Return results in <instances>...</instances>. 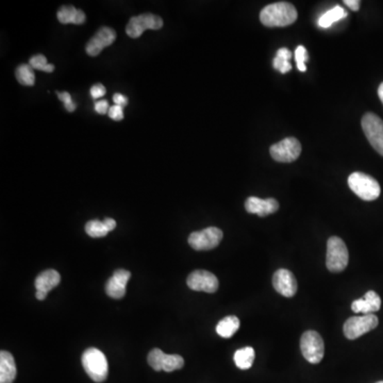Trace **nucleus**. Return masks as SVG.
Returning a JSON list of instances; mask_svg holds the SVG:
<instances>
[{"label": "nucleus", "instance_id": "obj_1", "mask_svg": "<svg viewBox=\"0 0 383 383\" xmlns=\"http://www.w3.org/2000/svg\"><path fill=\"white\" fill-rule=\"evenodd\" d=\"M298 17L296 8L290 3L280 1L266 6L261 11L260 21L266 27H287L292 25Z\"/></svg>", "mask_w": 383, "mask_h": 383}, {"label": "nucleus", "instance_id": "obj_2", "mask_svg": "<svg viewBox=\"0 0 383 383\" xmlns=\"http://www.w3.org/2000/svg\"><path fill=\"white\" fill-rule=\"evenodd\" d=\"M83 366L87 376L95 382H103L109 373L108 360L103 351L97 348H89L83 352Z\"/></svg>", "mask_w": 383, "mask_h": 383}, {"label": "nucleus", "instance_id": "obj_3", "mask_svg": "<svg viewBox=\"0 0 383 383\" xmlns=\"http://www.w3.org/2000/svg\"><path fill=\"white\" fill-rule=\"evenodd\" d=\"M348 185L357 196L365 201H373L380 196L381 187L378 181L372 176L360 171L351 173L348 177Z\"/></svg>", "mask_w": 383, "mask_h": 383}, {"label": "nucleus", "instance_id": "obj_4", "mask_svg": "<svg viewBox=\"0 0 383 383\" xmlns=\"http://www.w3.org/2000/svg\"><path fill=\"white\" fill-rule=\"evenodd\" d=\"M349 253L341 237H331L327 242L326 266L331 273H341L348 265Z\"/></svg>", "mask_w": 383, "mask_h": 383}, {"label": "nucleus", "instance_id": "obj_5", "mask_svg": "<svg viewBox=\"0 0 383 383\" xmlns=\"http://www.w3.org/2000/svg\"><path fill=\"white\" fill-rule=\"evenodd\" d=\"M300 350L309 363L318 364L324 358L325 344L322 337L314 330H308L301 335Z\"/></svg>", "mask_w": 383, "mask_h": 383}, {"label": "nucleus", "instance_id": "obj_6", "mask_svg": "<svg viewBox=\"0 0 383 383\" xmlns=\"http://www.w3.org/2000/svg\"><path fill=\"white\" fill-rule=\"evenodd\" d=\"M363 133L373 148L383 157V121L374 113H366L362 117Z\"/></svg>", "mask_w": 383, "mask_h": 383}, {"label": "nucleus", "instance_id": "obj_7", "mask_svg": "<svg viewBox=\"0 0 383 383\" xmlns=\"http://www.w3.org/2000/svg\"><path fill=\"white\" fill-rule=\"evenodd\" d=\"M378 317L375 314L354 316L347 319L343 330L348 340H357L365 333L374 330L378 326Z\"/></svg>", "mask_w": 383, "mask_h": 383}, {"label": "nucleus", "instance_id": "obj_8", "mask_svg": "<svg viewBox=\"0 0 383 383\" xmlns=\"http://www.w3.org/2000/svg\"><path fill=\"white\" fill-rule=\"evenodd\" d=\"M223 231L216 227H209L189 235V244L197 251H205L219 246L223 239Z\"/></svg>", "mask_w": 383, "mask_h": 383}, {"label": "nucleus", "instance_id": "obj_9", "mask_svg": "<svg viewBox=\"0 0 383 383\" xmlns=\"http://www.w3.org/2000/svg\"><path fill=\"white\" fill-rule=\"evenodd\" d=\"M148 364L155 372L164 371L167 373L175 372L181 370L185 366V360L179 355H167L161 349L153 348L149 352Z\"/></svg>", "mask_w": 383, "mask_h": 383}, {"label": "nucleus", "instance_id": "obj_10", "mask_svg": "<svg viewBox=\"0 0 383 383\" xmlns=\"http://www.w3.org/2000/svg\"><path fill=\"white\" fill-rule=\"evenodd\" d=\"M271 158L281 163L294 162L301 153V144L295 137H287L269 148Z\"/></svg>", "mask_w": 383, "mask_h": 383}, {"label": "nucleus", "instance_id": "obj_11", "mask_svg": "<svg viewBox=\"0 0 383 383\" xmlns=\"http://www.w3.org/2000/svg\"><path fill=\"white\" fill-rule=\"evenodd\" d=\"M163 27V19L151 13H144L130 19L126 27V33L131 39H137L147 29L159 30Z\"/></svg>", "mask_w": 383, "mask_h": 383}, {"label": "nucleus", "instance_id": "obj_12", "mask_svg": "<svg viewBox=\"0 0 383 383\" xmlns=\"http://www.w3.org/2000/svg\"><path fill=\"white\" fill-rule=\"evenodd\" d=\"M187 287L197 292L212 293L219 290V279L214 274L205 269H197L187 277Z\"/></svg>", "mask_w": 383, "mask_h": 383}, {"label": "nucleus", "instance_id": "obj_13", "mask_svg": "<svg viewBox=\"0 0 383 383\" xmlns=\"http://www.w3.org/2000/svg\"><path fill=\"white\" fill-rule=\"evenodd\" d=\"M117 39V32L112 28L103 27L96 32L85 46V51L91 57H96L103 51V48L112 45Z\"/></svg>", "mask_w": 383, "mask_h": 383}, {"label": "nucleus", "instance_id": "obj_14", "mask_svg": "<svg viewBox=\"0 0 383 383\" xmlns=\"http://www.w3.org/2000/svg\"><path fill=\"white\" fill-rule=\"evenodd\" d=\"M275 290L284 297H293L297 292V281L294 274L289 269H280L273 276Z\"/></svg>", "mask_w": 383, "mask_h": 383}, {"label": "nucleus", "instance_id": "obj_15", "mask_svg": "<svg viewBox=\"0 0 383 383\" xmlns=\"http://www.w3.org/2000/svg\"><path fill=\"white\" fill-rule=\"evenodd\" d=\"M130 277V271L123 269H117L105 284V293L111 298H123L126 295V285Z\"/></svg>", "mask_w": 383, "mask_h": 383}, {"label": "nucleus", "instance_id": "obj_16", "mask_svg": "<svg viewBox=\"0 0 383 383\" xmlns=\"http://www.w3.org/2000/svg\"><path fill=\"white\" fill-rule=\"evenodd\" d=\"M245 209L251 214L265 217L277 212L279 209V203L274 198L261 199L253 196L247 198L246 203H245Z\"/></svg>", "mask_w": 383, "mask_h": 383}, {"label": "nucleus", "instance_id": "obj_17", "mask_svg": "<svg viewBox=\"0 0 383 383\" xmlns=\"http://www.w3.org/2000/svg\"><path fill=\"white\" fill-rule=\"evenodd\" d=\"M381 299L374 291H368L363 298L357 299L351 303V310L363 315L373 314L380 310Z\"/></svg>", "mask_w": 383, "mask_h": 383}, {"label": "nucleus", "instance_id": "obj_18", "mask_svg": "<svg viewBox=\"0 0 383 383\" xmlns=\"http://www.w3.org/2000/svg\"><path fill=\"white\" fill-rule=\"evenodd\" d=\"M16 364L13 356L8 351L0 352V383H13L16 378Z\"/></svg>", "mask_w": 383, "mask_h": 383}, {"label": "nucleus", "instance_id": "obj_19", "mask_svg": "<svg viewBox=\"0 0 383 383\" xmlns=\"http://www.w3.org/2000/svg\"><path fill=\"white\" fill-rule=\"evenodd\" d=\"M60 281H61V276L56 269H47L41 273L35 279V289L39 292L48 294L53 289L59 285Z\"/></svg>", "mask_w": 383, "mask_h": 383}, {"label": "nucleus", "instance_id": "obj_20", "mask_svg": "<svg viewBox=\"0 0 383 383\" xmlns=\"http://www.w3.org/2000/svg\"><path fill=\"white\" fill-rule=\"evenodd\" d=\"M57 17L61 24H74V25H81L87 19L85 12L76 9L73 6H63L60 8Z\"/></svg>", "mask_w": 383, "mask_h": 383}, {"label": "nucleus", "instance_id": "obj_21", "mask_svg": "<svg viewBox=\"0 0 383 383\" xmlns=\"http://www.w3.org/2000/svg\"><path fill=\"white\" fill-rule=\"evenodd\" d=\"M239 325H241L239 319L235 315L225 317L217 324V334L221 335L223 339H230L239 330Z\"/></svg>", "mask_w": 383, "mask_h": 383}, {"label": "nucleus", "instance_id": "obj_22", "mask_svg": "<svg viewBox=\"0 0 383 383\" xmlns=\"http://www.w3.org/2000/svg\"><path fill=\"white\" fill-rule=\"evenodd\" d=\"M255 352L253 347H244L235 351V363L239 370H249L255 361Z\"/></svg>", "mask_w": 383, "mask_h": 383}, {"label": "nucleus", "instance_id": "obj_23", "mask_svg": "<svg viewBox=\"0 0 383 383\" xmlns=\"http://www.w3.org/2000/svg\"><path fill=\"white\" fill-rule=\"evenodd\" d=\"M347 16V12L340 6L333 8V9L327 11L324 15L321 16L318 19L319 27L329 28L335 23V22L341 21L345 19Z\"/></svg>", "mask_w": 383, "mask_h": 383}, {"label": "nucleus", "instance_id": "obj_24", "mask_svg": "<svg viewBox=\"0 0 383 383\" xmlns=\"http://www.w3.org/2000/svg\"><path fill=\"white\" fill-rule=\"evenodd\" d=\"M15 77L22 85L32 87L35 83V76L30 64H21L15 71Z\"/></svg>", "mask_w": 383, "mask_h": 383}, {"label": "nucleus", "instance_id": "obj_25", "mask_svg": "<svg viewBox=\"0 0 383 383\" xmlns=\"http://www.w3.org/2000/svg\"><path fill=\"white\" fill-rule=\"evenodd\" d=\"M85 232L91 237H103L109 233V230L105 226L103 221L94 219V221H87L85 225Z\"/></svg>", "mask_w": 383, "mask_h": 383}, {"label": "nucleus", "instance_id": "obj_26", "mask_svg": "<svg viewBox=\"0 0 383 383\" xmlns=\"http://www.w3.org/2000/svg\"><path fill=\"white\" fill-rule=\"evenodd\" d=\"M30 67L33 69L45 71V73H53L55 71V67L53 64H49L44 55H35L30 58Z\"/></svg>", "mask_w": 383, "mask_h": 383}, {"label": "nucleus", "instance_id": "obj_27", "mask_svg": "<svg viewBox=\"0 0 383 383\" xmlns=\"http://www.w3.org/2000/svg\"><path fill=\"white\" fill-rule=\"evenodd\" d=\"M295 60H296L297 67L299 71H306V63L309 60V53L305 46H298L295 51Z\"/></svg>", "mask_w": 383, "mask_h": 383}, {"label": "nucleus", "instance_id": "obj_28", "mask_svg": "<svg viewBox=\"0 0 383 383\" xmlns=\"http://www.w3.org/2000/svg\"><path fill=\"white\" fill-rule=\"evenodd\" d=\"M58 97H59L60 101L64 103V107L69 112H74L76 110V103H73L71 101V96L69 92H58Z\"/></svg>", "mask_w": 383, "mask_h": 383}, {"label": "nucleus", "instance_id": "obj_29", "mask_svg": "<svg viewBox=\"0 0 383 383\" xmlns=\"http://www.w3.org/2000/svg\"><path fill=\"white\" fill-rule=\"evenodd\" d=\"M273 65H274V69L280 71L281 74H287V71H290L292 69V64L290 63V61L281 59V58L277 57V56L275 57L274 61H273Z\"/></svg>", "mask_w": 383, "mask_h": 383}, {"label": "nucleus", "instance_id": "obj_30", "mask_svg": "<svg viewBox=\"0 0 383 383\" xmlns=\"http://www.w3.org/2000/svg\"><path fill=\"white\" fill-rule=\"evenodd\" d=\"M108 115H109L110 119H113V121H121V119H124L123 107L117 105H112V107H110Z\"/></svg>", "mask_w": 383, "mask_h": 383}, {"label": "nucleus", "instance_id": "obj_31", "mask_svg": "<svg viewBox=\"0 0 383 383\" xmlns=\"http://www.w3.org/2000/svg\"><path fill=\"white\" fill-rule=\"evenodd\" d=\"M105 94V87H103L101 83H97V85H94L91 87V96L93 99H99L103 97Z\"/></svg>", "mask_w": 383, "mask_h": 383}, {"label": "nucleus", "instance_id": "obj_32", "mask_svg": "<svg viewBox=\"0 0 383 383\" xmlns=\"http://www.w3.org/2000/svg\"><path fill=\"white\" fill-rule=\"evenodd\" d=\"M109 103H108L107 101L101 99V101H96L95 111L99 113V114H107V112H109Z\"/></svg>", "mask_w": 383, "mask_h": 383}, {"label": "nucleus", "instance_id": "obj_33", "mask_svg": "<svg viewBox=\"0 0 383 383\" xmlns=\"http://www.w3.org/2000/svg\"><path fill=\"white\" fill-rule=\"evenodd\" d=\"M113 101L115 105H121V107H126L128 103V99L123 94L117 93L113 95Z\"/></svg>", "mask_w": 383, "mask_h": 383}, {"label": "nucleus", "instance_id": "obj_34", "mask_svg": "<svg viewBox=\"0 0 383 383\" xmlns=\"http://www.w3.org/2000/svg\"><path fill=\"white\" fill-rule=\"evenodd\" d=\"M344 3L352 11H359L360 9L361 3L359 0H345Z\"/></svg>", "mask_w": 383, "mask_h": 383}, {"label": "nucleus", "instance_id": "obj_35", "mask_svg": "<svg viewBox=\"0 0 383 383\" xmlns=\"http://www.w3.org/2000/svg\"><path fill=\"white\" fill-rule=\"evenodd\" d=\"M103 223H105V226L107 227L108 230L112 231L114 230L115 227H117V221H114L113 219H110V217H107V219H103Z\"/></svg>", "mask_w": 383, "mask_h": 383}, {"label": "nucleus", "instance_id": "obj_36", "mask_svg": "<svg viewBox=\"0 0 383 383\" xmlns=\"http://www.w3.org/2000/svg\"><path fill=\"white\" fill-rule=\"evenodd\" d=\"M35 297H37V299H39V300H44V299L47 297V294H45V293L43 292H39V291H37V293H35Z\"/></svg>", "mask_w": 383, "mask_h": 383}, {"label": "nucleus", "instance_id": "obj_37", "mask_svg": "<svg viewBox=\"0 0 383 383\" xmlns=\"http://www.w3.org/2000/svg\"><path fill=\"white\" fill-rule=\"evenodd\" d=\"M378 96L379 99H380L381 103H383V83L379 85Z\"/></svg>", "mask_w": 383, "mask_h": 383}, {"label": "nucleus", "instance_id": "obj_38", "mask_svg": "<svg viewBox=\"0 0 383 383\" xmlns=\"http://www.w3.org/2000/svg\"><path fill=\"white\" fill-rule=\"evenodd\" d=\"M376 383H383V381H379V382H376Z\"/></svg>", "mask_w": 383, "mask_h": 383}]
</instances>
